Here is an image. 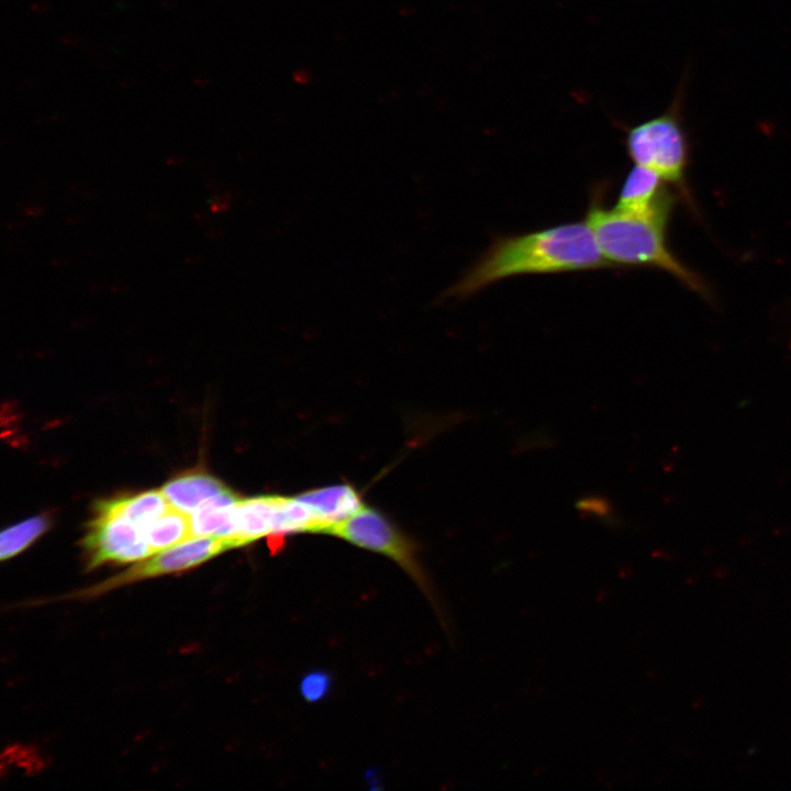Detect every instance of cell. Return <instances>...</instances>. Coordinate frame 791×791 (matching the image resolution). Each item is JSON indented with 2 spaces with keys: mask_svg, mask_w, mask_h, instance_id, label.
Returning <instances> with one entry per match:
<instances>
[{
  "mask_svg": "<svg viewBox=\"0 0 791 791\" xmlns=\"http://www.w3.org/2000/svg\"><path fill=\"white\" fill-rule=\"evenodd\" d=\"M611 265L586 221L494 237L441 299H463L506 278L592 270Z\"/></svg>",
  "mask_w": 791,
  "mask_h": 791,
  "instance_id": "6da1fadb",
  "label": "cell"
},
{
  "mask_svg": "<svg viewBox=\"0 0 791 791\" xmlns=\"http://www.w3.org/2000/svg\"><path fill=\"white\" fill-rule=\"evenodd\" d=\"M603 192L600 188L592 192L584 221L609 264L662 270L689 290L711 300V291L702 277L671 252L667 241L670 219L605 208Z\"/></svg>",
  "mask_w": 791,
  "mask_h": 791,
  "instance_id": "7a4b0ae2",
  "label": "cell"
},
{
  "mask_svg": "<svg viewBox=\"0 0 791 791\" xmlns=\"http://www.w3.org/2000/svg\"><path fill=\"white\" fill-rule=\"evenodd\" d=\"M687 88L688 73H684L665 111L622 130L626 154L633 164L657 172L692 204L686 181L690 161V140L683 116Z\"/></svg>",
  "mask_w": 791,
  "mask_h": 791,
  "instance_id": "3957f363",
  "label": "cell"
},
{
  "mask_svg": "<svg viewBox=\"0 0 791 791\" xmlns=\"http://www.w3.org/2000/svg\"><path fill=\"white\" fill-rule=\"evenodd\" d=\"M324 534L390 557L420 586L427 589L413 544L376 510L364 506L348 519L327 528Z\"/></svg>",
  "mask_w": 791,
  "mask_h": 791,
  "instance_id": "277c9868",
  "label": "cell"
},
{
  "mask_svg": "<svg viewBox=\"0 0 791 791\" xmlns=\"http://www.w3.org/2000/svg\"><path fill=\"white\" fill-rule=\"evenodd\" d=\"M82 547L89 569L104 562L141 561L154 555L144 528L113 514L94 513L82 539Z\"/></svg>",
  "mask_w": 791,
  "mask_h": 791,
  "instance_id": "5b68a950",
  "label": "cell"
},
{
  "mask_svg": "<svg viewBox=\"0 0 791 791\" xmlns=\"http://www.w3.org/2000/svg\"><path fill=\"white\" fill-rule=\"evenodd\" d=\"M235 547L234 542L225 537H191L178 545L157 552L151 558L137 562L123 573L86 590L85 595H97L109 589L148 577L183 571Z\"/></svg>",
  "mask_w": 791,
  "mask_h": 791,
  "instance_id": "8992f818",
  "label": "cell"
},
{
  "mask_svg": "<svg viewBox=\"0 0 791 791\" xmlns=\"http://www.w3.org/2000/svg\"><path fill=\"white\" fill-rule=\"evenodd\" d=\"M299 531L300 522L293 498L257 495L241 498L237 502L233 536L237 547L264 536Z\"/></svg>",
  "mask_w": 791,
  "mask_h": 791,
  "instance_id": "52a82bcc",
  "label": "cell"
},
{
  "mask_svg": "<svg viewBox=\"0 0 791 791\" xmlns=\"http://www.w3.org/2000/svg\"><path fill=\"white\" fill-rule=\"evenodd\" d=\"M654 170L634 165L626 175L614 209L645 216L670 219L676 204V193Z\"/></svg>",
  "mask_w": 791,
  "mask_h": 791,
  "instance_id": "ba28073f",
  "label": "cell"
},
{
  "mask_svg": "<svg viewBox=\"0 0 791 791\" xmlns=\"http://www.w3.org/2000/svg\"><path fill=\"white\" fill-rule=\"evenodd\" d=\"M297 497L316 516L321 526L320 533H325L327 528L365 506L358 491L346 483L305 491Z\"/></svg>",
  "mask_w": 791,
  "mask_h": 791,
  "instance_id": "9c48e42d",
  "label": "cell"
},
{
  "mask_svg": "<svg viewBox=\"0 0 791 791\" xmlns=\"http://www.w3.org/2000/svg\"><path fill=\"white\" fill-rule=\"evenodd\" d=\"M218 478L203 472L190 471L166 482L160 491L169 504L187 514L193 513L205 502L229 491Z\"/></svg>",
  "mask_w": 791,
  "mask_h": 791,
  "instance_id": "30bf717a",
  "label": "cell"
},
{
  "mask_svg": "<svg viewBox=\"0 0 791 791\" xmlns=\"http://www.w3.org/2000/svg\"><path fill=\"white\" fill-rule=\"evenodd\" d=\"M239 499L241 498L230 489L225 493L205 502L191 513L192 537L216 536L230 538L234 542L235 510Z\"/></svg>",
  "mask_w": 791,
  "mask_h": 791,
  "instance_id": "8fae6325",
  "label": "cell"
},
{
  "mask_svg": "<svg viewBox=\"0 0 791 791\" xmlns=\"http://www.w3.org/2000/svg\"><path fill=\"white\" fill-rule=\"evenodd\" d=\"M170 508L160 490H152L99 501L96 503L94 513L120 515L145 528Z\"/></svg>",
  "mask_w": 791,
  "mask_h": 791,
  "instance_id": "7c38bea8",
  "label": "cell"
},
{
  "mask_svg": "<svg viewBox=\"0 0 791 791\" xmlns=\"http://www.w3.org/2000/svg\"><path fill=\"white\" fill-rule=\"evenodd\" d=\"M147 543L155 554L192 537L189 514L170 508L145 528Z\"/></svg>",
  "mask_w": 791,
  "mask_h": 791,
  "instance_id": "4fadbf2b",
  "label": "cell"
},
{
  "mask_svg": "<svg viewBox=\"0 0 791 791\" xmlns=\"http://www.w3.org/2000/svg\"><path fill=\"white\" fill-rule=\"evenodd\" d=\"M51 524L46 514L33 516L1 533L0 556L5 560L15 556L40 537Z\"/></svg>",
  "mask_w": 791,
  "mask_h": 791,
  "instance_id": "5bb4252c",
  "label": "cell"
},
{
  "mask_svg": "<svg viewBox=\"0 0 791 791\" xmlns=\"http://www.w3.org/2000/svg\"><path fill=\"white\" fill-rule=\"evenodd\" d=\"M330 688V679L323 672H312L301 681V693L305 700L315 702L321 700Z\"/></svg>",
  "mask_w": 791,
  "mask_h": 791,
  "instance_id": "9a60e30c",
  "label": "cell"
}]
</instances>
